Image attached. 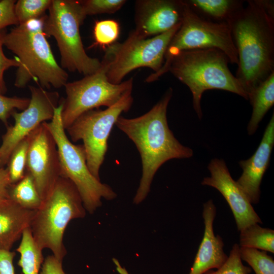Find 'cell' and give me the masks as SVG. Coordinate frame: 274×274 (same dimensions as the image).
<instances>
[{
	"label": "cell",
	"instance_id": "cell-29",
	"mask_svg": "<svg viewBox=\"0 0 274 274\" xmlns=\"http://www.w3.org/2000/svg\"><path fill=\"white\" fill-rule=\"evenodd\" d=\"M238 244H234L226 261L219 268L208 270L203 274H250L252 269L243 264Z\"/></svg>",
	"mask_w": 274,
	"mask_h": 274
},
{
	"label": "cell",
	"instance_id": "cell-8",
	"mask_svg": "<svg viewBox=\"0 0 274 274\" xmlns=\"http://www.w3.org/2000/svg\"><path fill=\"white\" fill-rule=\"evenodd\" d=\"M184 3L181 25L167 46L164 63L159 71L146 79V82H154L168 72L173 57L184 50L216 48L226 54L230 63L238 64L237 53L229 24L205 19Z\"/></svg>",
	"mask_w": 274,
	"mask_h": 274
},
{
	"label": "cell",
	"instance_id": "cell-11",
	"mask_svg": "<svg viewBox=\"0 0 274 274\" xmlns=\"http://www.w3.org/2000/svg\"><path fill=\"white\" fill-rule=\"evenodd\" d=\"M131 92L105 110L98 108L83 113L66 129L73 142L83 141L87 166L98 180H100L99 170L105 158L112 129L121 114L128 112L132 105Z\"/></svg>",
	"mask_w": 274,
	"mask_h": 274
},
{
	"label": "cell",
	"instance_id": "cell-1",
	"mask_svg": "<svg viewBox=\"0 0 274 274\" xmlns=\"http://www.w3.org/2000/svg\"><path fill=\"white\" fill-rule=\"evenodd\" d=\"M172 94L169 88L146 113L133 118L120 116L115 123L134 144L141 158L142 174L133 199L134 204L145 199L156 172L163 163L170 159L193 156L192 150L182 145L168 126L167 109Z\"/></svg>",
	"mask_w": 274,
	"mask_h": 274
},
{
	"label": "cell",
	"instance_id": "cell-21",
	"mask_svg": "<svg viewBox=\"0 0 274 274\" xmlns=\"http://www.w3.org/2000/svg\"><path fill=\"white\" fill-rule=\"evenodd\" d=\"M22 238L16 251L20 257L18 265L21 267L23 274H39L44 262L42 253L33 239L30 227L24 230Z\"/></svg>",
	"mask_w": 274,
	"mask_h": 274
},
{
	"label": "cell",
	"instance_id": "cell-20",
	"mask_svg": "<svg viewBox=\"0 0 274 274\" xmlns=\"http://www.w3.org/2000/svg\"><path fill=\"white\" fill-rule=\"evenodd\" d=\"M253 110L247 130L249 135L256 131L259 123L274 104V72L248 95Z\"/></svg>",
	"mask_w": 274,
	"mask_h": 274
},
{
	"label": "cell",
	"instance_id": "cell-28",
	"mask_svg": "<svg viewBox=\"0 0 274 274\" xmlns=\"http://www.w3.org/2000/svg\"><path fill=\"white\" fill-rule=\"evenodd\" d=\"M79 2L82 14L86 17L87 15L114 13L123 7L126 1L82 0Z\"/></svg>",
	"mask_w": 274,
	"mask_h": 274
},
{
	"label": "cell",
	"instance_id": "cell-25",
	"mask_svg": "<svg viewBox=\"0 0 274 274\" xmlns=\"http://www.w3.org/2000/svg\"><path fill=\"white\" fill-rule=\"evenodd\" d=\"M240 256L256 274H274V260L267 252L255 249L240 247Z\"/></svg>",
	"mask_w": 274,
	"mask_h": 274
},
{
	"label": "cell",
	"instance_id": "cell-24",
	"mask_svg": "<svg viewBox=\"0 0 274 274\" xmlns=\"http://www.w3.org/2000/svg\"><path fill=\"white\" fill-rule=\"evenodd\" d=\"M29 145L28 135L15 146L11 154L7 168L12 184L21 180L25 174Z\"/></svg>",
	"mask_w": 274,
	"mask_h": 274
},
{
	"label": "cell",
	"instance_id": "cell-15",
	"mask_svg": "<svg viewBox=\"0 0 274 274\" xmlns=\"http://www.w3.org/2000/svg\"><path fill=\"white\" fill-rule=\"evenodd\" d=\"M184 6L182 0L136 1L131 32L143 39L163 33L181 23Z\"/></svg>",
	"mask_w": 274,
	"mask_h": 274
},
{
	"label": "cell",
	"instance_id": "cell-6",
	"mask_svg": "<svg viewBox=\"0 0 274 274\" xmlns=\"http://www.w3.org/2000/svg\"><path fill=\"white\" fill-rule=\"evenodd\" d=\"M45 16L43 31L46 36L55 38L61 56L62 68L85 76L92 74L101 62L86 53L81 40L80 27L86 17L79 1L52 0Z\"/></svg>",
	"mask_w": 274,
	"mask_h": 274
},
{
	"label": "cell",
	"instance_id": "cell-18",
	"mask_svg": "<svg viewBox=\"0 0 274 274\" xmlns=\"http://www.w3.org/2000/svg\"><path fill=\"white\" fill-rule=\"evenodd\" d=\"M35 210L9 199L0 205V250L10 251L25 229L30 227Z\"/></svg>",
	"mask_w": 274,
	"mask_h": 274
},
{
	"label": "cell",
	"instance_id": "cell-9",
	"mask_svg": "<svg viewBox=\"0 0 274 274\" xmlns=\"http://www.w3.org/2000/svg\"><path fill=\"white\" fill-rule=\"evenodd\" d=\"M181 24L159 35L140 38L132 32L123 42H115L105 49L101 61L107 68L110 82L117 84L132 71L143 67L154 73L162 67L167 46Z\"/></svg>",
	"mask_w": 274,
	"mask_h": 274
},
{
	"label": "cell",
	"instance_id": "cell-30",
	"mask_svg": "<svg viewBox=\"0 0 274 274\" xmlns=\"http://www.w3.org/2000/svg\"><path fill=\"white\" fill-rule=\"evenodd\" d=\"M29 98L7 97L0 94V120L7 125L8 119L15 109L24 110L29 105Z\"/></svg>",
	"mask_w": 274,
	"mask_h": 274
},
{
	"label": "cell",
	"instance_id": "cell-32",
	"mask_svg": "<svg viewBox=\"0 0 274 274\" xmlns=\"http://www.w3.org/2000/svg\"><path fill=\"white\" fill-rule=\"evenodd\" d=\"M62 263L53 255H49L44 259L40 274H66Z\"/></svg>",
	"mask_w": 274,
	"mask_h": 274
},
{
	"label": "cell",
	"instance_id": "cell-31",
	"mask_svg": "<svg viewBox=\"0 0 274 274\" xmlns=\"http://www.w3.org/2000/svg\"><path fill=\"white\" fill-rule=\"evenodd\" d=\"M16 1L2 0L0 1V31L11 25H18L15 13Z\"/></svg>",
	"mask_w": 274,
	"mask_h": 274
},
{
	"label": "cell",
	"instance_id": "cell-12",
	"mask_svg": "<svg viewBox=\"0 0 274 274\" xmlns=\"http://www.w3.org/2000/svg\"><path fill=\"white\" fill-rule=\"evenodd\" d=\"M31 98L27 107L18 113L13 111L11 115L14 123L8 127L3 135L0 146V162L3 167L8 162L15 146L23 139L46 120H52L55 110L60 104L59 94L48 91L41 87L29 86Z\"/></svg>",
	"mask_w": 274,
	"mask_h": 274
},
{
	"label": "cell",
	"instance_id": "cell-10",
	"mask_svg": "<svg viewBox=\"0 0 274 274\" xmlns=\"http://www.w3.org/2000/svg\"><path fill=\"white\" fill-rule=\"evenodd\" d=\"M100 62V68L95 73L64 85L66 97L61 100V118L65 130L83 113L101 106L110 107L132 92V78L119 84L111 83L106 66Z\"/></svg>",
	"mask_w": 274,
	"mask_h": 274
},
{
	"label": "cell",
	"instance_id": "cell-35",
	"mask_svg": "<svg viewBox=\"0 0 274 274\" xmlns=\"http://www.w3.org/2000/svg\"><path fill=\"white\" fill-rule=\"evenodd\" d=\"M6 32L2 30L0 31V65L4 67L6 70L10 67H19V62L17 59L15 57L14 59H10L6 56L3 50L4 39Z\"/></svg>",
	"mask_w": 274,
	"mask_h": 274
},
{
	"label": "cell",
	"instance_id": "cell-2",
	"mask_svg": "<svg viewBox=\"0 0 274 274\" xmlns=\"http://www.w3.org/2000/svg\"><path fill=\"white\" fill-rule=\"evenodd\" d=\"M229 21L238 57L236 77L248 95L274 72V19L254 0Z\"/></svg>",
	"mask_w": 274,
	"mask_h": 274
},
{
	"label": "cell",
	"instance_id": "cell-37",
	"mask_svg": "<svg viewBox=\"0 0 274 274\" xmlns=\"http://www.w3.org/2000/svg\"><path fill=\"white\" fill-rule=\"evenodd\" d=\"M7 70L0 65V94L4 95L7 92V88L4 80V73Z\"/></svg>",
	"mask_w": 274,
	"mask_h": 274
},
{
	"label": "cell",
	"instance_id": "cell-27",
	"mask_svg": "<svg viewBox=\"0 0 274 274\" xmlns=\"http://www.w3.org/2000/svg\"><path fill=\"white\" fill-rule=\"evenodd\" d=\"M93 33L95 42L92 46H99L105 49L116 42L120 33V26L117 21L112 19L97 21Z\"/></svg>",
	"mask_w": 274,
	"mask_h": 274
},
{
	"label": "cell",
	"instance_id": "cell-38",
	"mask_svg": "<svg viewBox=\"0 0 274 274\" xmlns=\"http://www.w3.org/2000/svg\"><path fill=\"white\" fill-rule=\"evenodd\" d=\"M113 261L116 266L117 271L119 274H129L126 269L120 265L117 259L113 258Z\"/></svg>",
	"mask_w": 274,
	"mask_h": 274
},
{
	"label": "cell",
	"instance_id": "cell-4",
	"mask_svg": "<svg viewBox=\"0 0 274 274\" xmlns=\"http://www.w3.org/2000/svg\"><path fill=\"white\" fill-rule=\"evenodd\" d=\"M229 58L216 48L184 50L172 59L168 72L189 88L194 109L200 119V101L209 89H220L236 94L248 100L240 82L230 72Z\"/></svg>",
	"mask_w": 274,
	"mask_h": 274
},
{
	"label": "cell",
	"instance_id": "cell-19",
	"mask_svg": "<svg viewBox=\"0 0 274 274\" xmlns=\"http://www.w3.org/2000/svg\"><path fill=\"white\" fill-rule=\"evenodd\" d=\"M193 11L208 20L228 23L234 14L242 9L243 1L185 0Z\"/></svg>",
	"mask_w": 274,
	"mask_h": 274
},
{
	"label": "cell",
	"instance_id": "cell-7",
	"mask_svg": "<svg viewBox=\"0 0 274 274\" xmlns=\"http://www.w3.org/2000/svg\"><path fill=\"white\" fill-rule=\"evenodd\" d=\"M60 100L53 118L45 122L56 144L61 177L69 179L76 186L87 212L93 214L102 204L101 199L111 200L117 197L112 188L102 183L90 172L87 165L85 150L83 145H74L68 139L62 125Z\"/></svg>",
	"mask_w": 274,
	"mask_h": 274
},
{
	"label": "cell",
	"instance_id": "cell-14",
	"mask_svg": "<svg viewBox=\"0 0 274 274\" xmlns=\"http://www.w3.org/2000/svg\"><path fill=\"white\" fill-rule=\"evenodd\" d=\"M208 168L211 176L204 178L201 184L213 187L221 193L232 212L238 231L254 223L262 224L252 203L231 177L225 161L214 158Z\"/></svg>",
	"mask_w": 274,
	"mask_h": 274
},
{
	"label": "cell",
	"instance_id": "cell-16",
	"mask_svg": "<svg viewBox=\"0 0 274 274\" xmlns=\"http://www.w3.org/2000/svg\"><path fill=\"white\" fill-rule=\"evenodd\" d=\"M274 145L273 113L264 131L262 140L254 154L248 159L241 160L243 169L236 183L251 203H257L260 196V184L268 166Z\"/></svg>",
	"mask_w": 274,
	"mask_h": 274
},
{
	"label": "cell",
	"instance_id": "cell-17",
	"mask_svg": "<svg viewBox=\"0 0 274 274\" xmlns=\"http://www.w3.org/2000/svg\"><path fill=\"white\" fill-rule=\"evenodd\" d=\"M216 213V207L212 199L203 204L204 235L189 274H203L212 269H218L228 258L224 252L222 238L214 233Z\"/></svg>",
	"mask_w": 274,
	"mask_h": 274
},
{
	"label": "cell",
	"instance_id": "cell-23",
	"mask_svg": "<svg viewBox=\"0 0 274 274\" xmlns=\"http://www.w3.org/2000/svg\"><path fill=\"white\" fill-rule=\"evenodd\" d=\"M240 247L274 253V231L263 228L258 223L251 224L240 231Z\"/></svg>",
	"mask_w": 274,
	"mask_h": 274
},
{
	"label": "cell",
	"instance_id": "cell-33",
	"mask_svg": "<svg viewBox=\"0 0 274 274\" xmlns=\"http://www.w3.org/2000/svg\"><path fill=\"white\" fill-rule=\"evenodd\" d=\"M15 252L0 250V274H15L13 259Z\"/></svg>",
	"mask_w": 274,
	"mask_h": 274
},
{
	"label": "cell",
	"instance_id": "cell-26",
	"mask_svg": "<svg viewBox=\"0 0 274 274\" xmlns=\"http://www.w3.org/2000/svg\"><path fill=\"white\" fill-rule=\"evenodd\" d=\"M52 0H19L15 4V13L18 24L42 17L48 9Z\"/></svg>",
	"mask_w": 274,
	"mask_h": 274
},
{
	"label": "cell",
	"instance_id": "cell-22",
	"mask_svg": "<svg viewBox=\"0 0 274 274\" xmlns=\"http://www.w3.org/2000/svg\"><path fill=\"white\" fill-rule=\"evenodd\" d=\"M10 199L23 208L36 210L42 202L31 176L25 173L24 177L9 189Z\"/></svg>",
	"mask_w": 274,
	"mask_h": 274
},
{
	"label": "cell",
	"instance_id": "cell-39",
	"mask_svg": "<svg viewBox=\"0 0 274 274\" xmlns=\"http://www.w3.org/2000/svg\"><path fill=\"white\" fill-rule=\"evenodd\" d=\"M2 167L1 166V162H0V169L2 168Z\"/></svg>",
	"mask_w": 274,
	"mask_h": 274
},
{
	"label": "cell",
	"instance_id": "cell-5",
	"mask_svg": "<svg viewBox=\"0 0 274 274\" xmlns=\"http://www.w3.org/2000/svg\"><path fill=\"white\" fill-rule=\"evenodd\" d=\"M86 211L74 184L59 177L40 208L35 211L30 228L36 244L42 250H50L62 262L67 253L63 242L65 229L72 220L84 218Z\"/></svg>",
	"mask_w": 274,
	"mask_h": 274
},
{
	"label": "cell",
	"instance_id": "cell-3",
	"mask_svg": "<svg viewBox=\"0 0 274 274\" xmlns=\"http://www.w3.org/2000/svg\"><path fill=\"white\" fill-rule=\"evenodd\" d=\"M45 16L18 24L5 33L4 45L19 62L14 85L24 88L33 80L43 88H60L68 74L59 65L43 31Z\"/></svg>",
	"mask_w": 274,
	"mask_h": 274
},
{
	"label": "cell",
	"instance_id": "cell-34",
	"mask_svg": "<svg viewBox=\"0 0 274 274\" xmlns=\"http://www.w3.org/2000/svg\"><path fill=\"white\" fill-rule=\"evenodd\" d=\"M11 182L7 168L0 169V205L7 201L9 198Z\"/></svg>",
	"mask_w": 274,
	"mask_h": 274
},
{
	"label": "cell",
	"instance_id": "cell-36",
	"mask_svg": "<svg viewBox=\"0 0 274 274\" xmlns=\"http://www.w3.org/2000/svg\"><path fill=\"white\" fill-rule=\"evenodd\" d=\"M271 19H274V1L271 0H254Z\"/></svg>",
	"mask_w": 274,
	"mask_h": 274
},
{
	"label": "cell",
	"instance_id": "cell-13",
	"mask_svg": "<svg viewBox=\"0 0 274 274\" xmlns=\"http://www.w3.org/2000/svg\"><path fill=\"white\" fill-rule=\"evenodd\" d=\"M29 137L26 172L32 177L43 201L61 175L57 148L45 122L31 132Z\"/></svg>",
	"mask_w": 274,
	"mask_h": 274
}]
</instances>
